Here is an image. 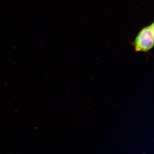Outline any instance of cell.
I'll list each match as a JSON object with an SVG mask.
<instances>
[{"label":"cell","instance_id":"obj_1","mask_svg":"<svg viewBox=\"0 0 154 154\" xmlns=\"http://www.w3.org/2000/svg\"><path fill=\"white\" fill-rule=\"evenodd\" d=\"M154 23L144 27L138 33L133 42L137 52H147L154 46Z\"/></svg>","mask_w":154,"mask_h":154}]
</instances>
